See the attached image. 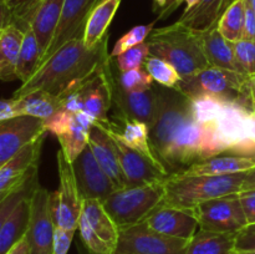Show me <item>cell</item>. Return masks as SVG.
<instances>
[{
  "instance_id": "cell-45",
  "label": "cell",
  "mask_w": 255,
  "mask_h": 254,
  "mask_svg": "<svg viewBox=\"0 0 255 254\" xmlns=\"http://www.w3.org/2000/svg\"><path fill=\"white\" fill-rule=\"evenodd\" d=\"M72 232H66L64 229L55 228L54 237V251L52 254H67L71 247L72 238H74Z\"/></svg>"
},
{
  "instance_id": "cell-32",
  "label": "cell",
  "mask_w": 255,
  "mask_h": 254,
  "mask_svg": "<svg viewBox=\"0 0 255 254\" xmlns=\"http://www.w3.org/2000/svg\"><path fill=\"white\" fill-rule=\"evenodd\" d=\"M236 236L198 229L189 239L184 254H232L236 249Z\"/></svg>"
},
{
  "instance_id": "cell-56",
  "label": "cell",
  "mask_w": 255,
  "mask_h": 254,
  "mask_svg": "<svg viewBox=\"0 0 255 254\" xmlns=\"http://www.w3.org/2000/svg\"><path fill=\"white\" fill-rule=\"evenodd\" d=\"M153 1H154V10H156L157 7H158L159 10L163 9L167 4V0H153Z\"/></svg>"
},
{
  "instance_id": "cell-12",
  "label": "cell",
  "mask_w": 255,
  "mask_h": 254,
  "mask_svg": "<svg viewBox=\"0 0 255 254\" xmlns=\"http://www.w3.org/2000/svg\"><path fill=\"white\" fill-rule=\"evenodd\" d=\"M203 125L192 116L179 127L168 147L163 164L169 174L203 161Z\"/></svg>"
},
{
  "instance_id": "cell-13",
  "label": "cell",
  "mask_w": 255,
  "mask_h": 254,
  "mask_svg": "<svg viewBox=\"0 0 255 254\" xmlns=\"http://www.w3.org/2000/svg\"><path fill=\"white\" fill-rule=\"evenodd\" d=\"M46 133L44 121L35 117L17 116L0 121V167Z\"/></svg>"
},
{
  "instance_id": "cell-58",
  "label": "cell",
  "mask_w": 255,
  "mask_h": 254,
  "mask_svg": "<svg viewBox=\"0 0 255 254\" xmlns=\"http://www.w3.org/2000/svg\"><path fill=\"white\" fill-rule=\"evenodd\" d=\"M232 254H255V251H239V249H234Z\"/></svg>"
},
{
  "instance_id": "cell-28",
  "label": "cell",
  "mask_w": 255,
  "mask_h": 254,
  "mask_svg": "<svg viewBox=\"0 0 255 254\" xmlns=\"http://www.w3.org/2000/svg\"><path fill=\"white\" fill-rule=\"evenodd\" d=\"M81 214L92 231L115 251L119 241L120 228L107 213L102 202L99 199H84Z\"/></svg>"
},
{
  "instance_id": "cell-10",
  "label": "cell",
  "mask_w": 255,
  "mask_h": 254,
  "mask_svg": "<svg viewBox=\"0 0 255 254\" xmlns=\"http://www.w3.org/2000/svg\"><path fill=\"white\" fill-rule=\"evenodd\" d=\"M71 92L76 94L81 110L94 120L95 125L109 126L111 120L107 114L114 105L111 59L101 65L81 86Z\"/></svg>"
},
{
  "instance_id": "cell-39",
  "label": "cell",
  "mask_w": 255,
  "mask_h": 254,
  "mask_svg": "<svg viewBox=\"0 0 255 254\" xmlns=\"http://www.w3.org/2000/svg\"><path fill=\"white\" fill-rule=\"evenodd\" d=\"M157 20H154L153 22H149L146 25H137V26L132 27L128 32L124 35V36L120 37L116 41V44L112 47V51L110 52V56L116 57L119 55H121L122 52H125L126 50L131 49V47L136 46V45L142 44L147 40V37L149 36V34L152 32V30L154 29V24H156Z\"/></svg>"
},
{
  "instance_id": "cell-19",
  "label": "cell",
  "mask_w": 255,
  "mask_h": 254,
  "mask_svg": "<svg viewBox=\"0 0 255 254\" xmlns=\"http://www.w3.org/2000/svg\"><path fill=\"white\" fill-rule=\"evenodd\" d=\"M252 109L243 101H227L218 119L212 122L227 152L252 139L248 133V120Z\"/></svg>"
},
{
  "instance_id": "cell-48",
  "label": "cell",
  "mask_w": 255,
  "mask_h": 254,
  "mask_svg": "<svg viewBox=\"0 0 255 254\" xmlns=\"http://www.w3.org/2000/svg\"><path fill=\"white\" fill-rule=\"evenodd\" d=\"M243 39L255 41V11L248 4H247L246 9V22H244Z\"/></svg>"
},
{
  "instance_id": "cell-18",
  "label": "cell",
  "mask_w": 255,
  "mask_h": 254,
  "mask_svg": "<svg viewBox=\"0 0 255 254\" xmlns=\"http://www.w3.org/2000/svg\"><path fill=\"white\" fill-rule=\"evenodd\" d=\"M112 100L117 111L127 117L143 122L148 128L153 126L159 110V92L157 87L153 86L144 91H125L115 81L112 75Z\"/></svg>"
},
{
  "instance_id": "cell-46",
  "label": "cell",
  "mask_w": 255,
  "mask_h": 254,
  "mask_svg": "<svg viewBox=\"0 0 255 254\" xmlns=\"http://www.w3.org/2000/svg\"><path fill=\"white\" fill-rule=\"evenodd\" d=\"M242 207L249 224H255V188L239 192Z\"/></svg>"
},
{
  "instance_id": "cell-42",
  "label": "cell",
  "mask_w": 255,
  "mask_h": 254,
  "mask_svg": "<svg viewBox=\"0 0 255 254\" xmlns=\"http://www.w3.org/2000/svg\"><path fill=\"white\" fill-rule=\"evenodd\" d=\"M233 49L239 72L248 77L255 76V41L242 39L233 42Z\"/></svg>"
},
{
  "instance_id": "cell-16",
  "label": "cell",
  "mask_w": 255,
  "mask_h": 254,
  "mask_svg": "<svg viewBox=\"0 0 255 254\" xmlns=\"http://www.w3.org/2000/svg\"><path fill=\"white\" fill-rule=\"evenodd\" d=\"M80 193L84 199H99L104 202L116 191L114 182L102 169L89 146L72 162Z\"/></svg>"
},
{
  "instance_id": "cell-6",
  "label": "cell",
  "mask_w": 255,
  "mask_h": 254,
  "mask_svg": "<svg viewBox=\"0 0 255 254\" xmlns=\"http://www.w3.org/2000/svg\"><path fill=\"white\" fill-rule=\"evenodd\" d=\"M248 76L239 72L208 66L189 76L182 77L176 90L188 99L199 95H212L226 101H243L247 104L243 96Z\"/></svg>"
},
{
  "instance_id": "cell-34",
  "label": "cell",
  "mask_w": 255,
  "mask_h": 254,
  "mask_svg": "<svg viewBox=\"0 0 255 254\" xmlns=\"http://www.w3.org/2000/svg\"><path fill=\"white\" fill-rule=\"evenodd\" d=\"M41 57L42 50L37 42L36 36H35L31 26L27 27L24 32V40H22L21 49H20L16 67L17 80H20L21 84L26 82L36 71Z\"/></svg>"
},
{
  "instance_id": "cell-37",
  "label": "cell",
  "mask_w": 255,
  "mask_h": 254,
  "mask_svg": "<svg viewBox=\"0 0 255 254\" xmlns=\"http://www.w3.org/2000/svg\"><path fill=\"white\" fill-rule=\"evenodd\" d=\"M143 67L148 72L149 76L153 79V81H156L159 86L176 89V86L182 79L179 72L169 62L161 59V57L149 55L144 61Z\"/></svg>"
},
{
  "instance_id": "cell-24",
  "label": "cell",
  "mask_w": 255,
  "mask_h": 254,
  "mask_svg": "<svg viewBox=\"0 0 255 254\" xmlns=\"http://www.w3.org/2000/svg\"><path fill=\"white\" fill-rule=\"evenodd\" d=\"M62 6L64 0H39L37 2L30 26L41 47L42 55L54 39L61 17Z\"/></svg>"
},
{
  "instance_id": "cell-31",
  "label": "cell",
  "mask_w": 255,
  "mask_h": 254,
  "mask_svg": "<svg viewBox=\"0 0 255 254\" xmlns=\"http://www.w3.org/2000/svg\"><path fill=\"white\" fill-rule=\"evenodd\" d=\"M32 194V193H31ZM31 194L19 202L0 229V254H7L10 249L26 234L30 219Z\"/></svg>"
},
{
  "instance_id": "cell-2",
  "label": "cell",
  "mask_w": 255,
  "mask_h": 254,
  "mask_svg": "<svg viewBox=\"0 0 255 254\" xmlns=\"http://www.w3.org/2000/svg\"><path fill=\"white\" fill-rule=\"evenodd\" d=\"M149 55L161 57L172 65L182 77L209 66L202 46L201 32L176 21L153 29L147 37Z\"/></svg>"
},
{
  "instance_id": "cell-44",
  "label": "cell",
  "mask_w": 255,
  "mask_h": 254,
  "mask_svg": "<svg viewBox=\"0 0 255 254\" xmlns=\"http://www.w3.org/2000/svg\"><path fill=\"white\" fill-rule=\"evenodd\" d=\"M236 249L255 251V224H249L237 233Z\"/></svg>"
},
{
  "instance_id": "cell-15",
  "label": "cell",
  "mask_w": 255,
  "mask_h": 254,
  "mask_svg": "<svg viewBox=\"0 0 255 254\" xmlns=\"http://www.w3.org/2000/svg\"><path fill=\"white\" fill-rule=\"evenodd\" d=\"M100 0H64L61 17L57 25L56 32L51 44L47 47L41 57L40 65L49 56H51L60 46L70 40L84 36L85 26L87 24L90 14ZM39 65V66H40Z\"/></svg>"
},
{
  "instance_id": "cell-22",
  "label": "cell",
  "mask_w": 255,
  "mask_h": 254,
  "mask_svg": "<svg viewBox=\"0 0 255 254\" xmlns=\"http://www.w3.org/2000/svg\"><path fill=\"white\" fill-rule=\"evenodd\" d=\"M89 147L91 148L100 166L114 182L116 189L127 187L121 163H120L116 144L109 132L99 125H94L90 129Z\"/></svg>"
},
{
  "instance_id": "cell-36",
  "label": "cell",
  "mask_w": 255,
  "mask_h": 254,
  "mask_svg": "<svg viewBox=\"0 0 255 254\" xmlns=\"http://www.w3.org/2000/svg\"><path fill=\"white\" fill-rule=\"evenodd\" d=\"M226 100L212 95H199L189 99L191 116L196 122L207 125L214 122L226 105Z\"/></svg>"
},
{
  "instance_id": "cell-23",
  "label": "cell",
  "mask_w": 255,
  "mask_h": 254,
  "mask_svg": "<svg viewBox=\"0 0 255 254\" xmlns=\"http://www.w3.org/2000/svg\"><path fill=\"white\" fill-rule=\"evenodd\" d=\"M253 168H255V158L236 156V154L231 153H222L197 162L182 171L176 172L172 176H224V174L244 173Z\"/></svg>"
},
{
  "instance_id": "cell-40",
  "label": "cell",
  "mask_w": 255,
  "mask_h": 254,
  "mask_svg": "<svg viewBox=\"0 0 255 254\" xmlns=\"http://www.w3.org/2000/svg\"><path fill=\"white\" fill-rule=\"evenodd\" d=\"M114 79L117 84L124 89L125 91H144L153 87V79L149 76L148 72L146 70L136 69V70H129V71L121 72L115 76Z\"/></svg>"
},
{
  "instance_id": "cell-29",
  "label": "cell",
  "mask_w": 255,
  "mask_h": 254,
  "mask_svg": "<svg viewBox=\"0 0 255 254\" xmlns=\"http://www.w3.org/2000/svg\"><path fill=\"white\" fill-rule=\"evenodd\" d=\"M122 0H100L99 4L94 7L90 14L87 24L85 26L84 40L85 46L94 47L107 36V29L112 19L119 10Z\"/></svg>"
},
{
  "instance_id": "cell-26",
  "label": "cell",
  "mask_w": 255,
  "mask_h": 254,
  "mask_svg": "<svg viewBox=\"0 0 255 254\" xmlns=\"http://www.w3.org/2000/svg\"><path fill=\"white\" fill-rule=\"evenodd\" d=\"M95 125V121L85 114L80 111L74 114L71 125L62 134L57 136L62 153L65 154L70 162H74L80 153L89 146V134L91 127Z\"/></svg>"
},
{
  "instance_id": "cell-17",
  "label": "cell",
  "mask_w": 255,
  "mask_h": 254,
  "mask_svg": "<svg viewBox=\"0 0 255 254\" xmlns=\"http://www.w3.org/2000/svg\"><path fill=\"white\" fill-rule=\"evenodd\" d=\"M44 141L45 134L24 147L16 156L0 167V202L19 188L32 173L39 171V159Z\"/></svg>"
},
{
  "instance_id": "cell-55",
  "label": "cell",
  "mask_w": 255,
  "mask_h": 254,
  "mask_svg": "<svg viewBox=\"0 0 255 254\" xmlns=\"http://www.w3.org/2000/svg\"><path fill=\"white\" fill-rule=\"evenodd\" d=\"M198 1L199 0H178V1H177V7L181 6L182 2H186V9L184 10H189L192 9V7H193Z\"/></svg>"
},
{
  "instance_id": "cell-5",
  "label": "cell",
  "mask_w": 255,
  "mask_h": 254,
  "mask_svg": "<svg viewBox=\"0 0 255 254\" xmlns=\"http://www.w3.org/2000/svg\"><path fill=\"white\" fill-rule=\"evenodd\" d=\"M157 89L159 92V110L153 126L149 128V141L157 157L163 164L174 134L191 117V106L188 97L178 90L164 86Z\"/></svg>"
},
{
  "instance_id": "cell-51",
  "label": "cell",
  "mask_w": 255,
  "mask_h": 254,
  "mask_svg": "<svg viewBox=\"0 0 255 254\" xmlns=\"http://www.w3.org/2000/svg\"><path fill=\"white\" fill-rule=\"evenodd\" d=\"M7 254H31L30 252V246H29V242H27L26 236L22 237L14 247L9 251Z\"/></svg>"
},
{
  "instance_id": "cell-8",
  "label": "cell",
  "mask_w": 255,
  "mask_h": 254,
  "mask_svg": "<svg viewBox=\"0 0 255 254\" xmlns=\"http://www.w3.org/2000/svg\"><path fill=\"white\" fill-rule=\"evenodd\" d=\"M188 242L158 233L141 222L120 229L114 254H184Z\"/></svg>"
},
{
  "instance_id": "cell-1",
  "label": "cell",
  "mask_w": 255,
  "mask_h": 254,
  "mask_svg": "<svg viewBox=\"0 0 255 254\" xmlns=\"http://www.w3.org/2000/svg\"><path fill=\"white\" fill-rule=\"evenodd\" d=\"M107 44L109 35L94 47L85 46L82 37L65 42L37 67L26 82L21 84L12 97L17 99L36 90H44L59 97L74 91L101 65L110 61Z\"/></svg>"
},
{
  "instance_id": "cell-59",
  "label": "cell",
  "mask_w": 255,
  "mask_h": 254,
  "mask_svg": "<svg viewBox=\"0 0 255 254\" xmlns=\"http://www.w3.org/2000/svg\"><path fill=\"white\" fill-rule=\"evenodd\" d=\"M246 2L255 11V0H246Z\"/></svg>"
},
{
  "instance_id": "cell-52",
  "label": "cell",
  "mask_w": 255,
  "mask_h": 254,
  "mask_svg": "<svg viewBox=\"0 0 255 254\" xmlns=\"http://www.w3.org/2000/svg\"><path fill=\"white\" fill-rule=\"evenodd\" d=\"M177 1H178V0H167L166 6H164L163 9L159 10V14H158V17H157V20L166 19V17L169 16V15L173 14V12L178 9V7H177Z\"/></svg>"
},
{
  "instance_id": "cell-38",
  "label": "cell",
  "mask_w": 255,
  "mask_h": 254,
  "mask_svg": "<svg viewBox=\"0 0 255 254\" xmlns=\"http://www.w3.org/2000/svg\"><path fill=\"white\" fill-rule=\"evenodd\" d=\"M37 172L32 173L19 188L15 189L14 192L9 194L4 201L0 202V229H1L2 224L5 223V221L7 219V217L11 214V212L14 211L15 207L19 204V202L21 199H24L25 197L30 196L32 192L35 191V188L39 184V177H37Z\"/></svg>"
},
{
  "instance_id": "cell-47",
  "label": "cell",
  "mask_w": 255,
  "mask_h": 254,
  "mask_svg": "<svg viewBox=\"0 0 255 254\" xmlns=\"http://www.w3.org/2000/svg\"><path fill=\"white\" fill-rule=\"evenodd\" d=\"M15 0H0V32L14 24Z\"/></svg>"
},
{
  "instance_id": "cell-4",
  "label": "cell",
  "mask_w": 255,
  "mask_h": 254,
  "mask_svg": "<svg viewBox=\"0 0 255 254\" xmlns=\"http://www.w3.org/2000/svg\"><path fill=\"white\" fill-rule=\"evenodd\" d=\"M164 182L116 189L102 204L120 229L134 226L143 222L162 203L166 192Z\"/></svg>"
},
{
  "instance_id": "cell-21",
  "label": "cell",
  "mask_w": 255,
  "mask_h": 254,
  "mask_svg": "<svg viewBox=\"0 0 255 254\" xmlns=\"http://www.w3.org/2000/svg\"><path fill=\"white\" fill-rule=\"evenodd\" d=\"M102 128L119 136L127 146L144 154L154 163L166 169L152 147L151 141H149V128L143 122L137 121V120L127 117L126 115L116 111V114L114 115V120H111V124Z\"/></svg>"
},
{
  "instance_id": "cell-20",
  "label": "cell",
  "mask_w": 255,
  "mask_h": 254,
  "mask_svg": "<svg viewBox=\"0 0 255 254\" xmlns=\"http://www.w3.org/2000/svg\"><path fill=\"white\" fill-rule=\"evenodd\" d=\"M143 222L158 233L187 241L199 229L198 219L193 209L176 207L158 206Z\"/></svg>"
},
{
  "instance_id": "cell-41",
  "label": "cell",
  "mask_w": 255,
  "mask_h": 254,
  "mask_svg": "<svg viewBox=\"0 0 255 254\" xmlns=\"http://www.w3.org/2000/svg\"><path fill=\"white\" fill-rule=\"evenodd\" d=\"M149 56V46L147 40L142 44L136 45L116 56V67L119 71L125 72L143 67L144 61Z\"/></svg>"
},
{
  "instance_id": "cell-30",
  "label": "cell",
  "mask_w": 255,
  "mask_h": 254,
  "mask_svg": "<svg viewBox=\"0 0 255 254\" xmlns=\"http://www.w3.org/2000/svg\"><path fill=\"white\" fill-rule=\"evenodd\" d=\"M15 106L16 116H30L45 121L62 109V102L59 96L36 90L15 99Z\"/></svg>"
},
{
  "instance_id": "cell-11",
  "label": "cell",
  "mask_w": 255,
  "mask_h": 254,
  "mask_svg": "<svg viewBox=\"0 0 255 254\" xmlns=\"http://www.w3.org/2000/svg\"><path fill=\"white\" fill-rule=\"evenodd\" d=\"M51 192L37 184L30 198V219L26 231L31 254H52L55 224L51 211Z\"/></svg>"
},
{
  "instance_id": "cell-57",
  "label": "cell",
  "mask_w": 255,
  "mask_h": 254,
  "mask_svg": "<svg viewBox=\"0 0 255 254\" xmlns=\"http://www.w3.org/2000/svg\"><path fill=\"white\" fill-rule=\"evenodd\" d=\"M233 1H236V0H224V1H223V5H222V9H221V15L223 14L224 10H226L227 7H228L229 5H231L232 2H233Z\"/></svg>"
},
{
  "instance_id": "cell-27",
  "label": "cell",
  "mask_w": 255,
  "mask_h": 254,
  "mask_svg": "<svg viewBox=\"0 0 255 254\" xmlns=\"http://www.w3.org/2000/svg\"><path fill=\"white\" fill-rule=\"evenodd\" d=\"M24 31L9 25L0 32V81L17 80L16 67L21 49Z\"/></svg>"
},
{
  "instance_id": "cell-25",
  "label": "cell",
  "mask_w": 255,
  "mask_h": 254,
  "mask_svg": "<svg viewBox=\"0 0 255 254\" xmlns=\"http://www.w3.org/2000/svg\"><path fill=\"white\" fill-rule=\"evenodd\" d=\"M199 32H201L202 46L209 66L239 72L236 55H234L233 42L228 41L218 31L217 26Z\"/></svg>"
},
{
  "instance_id": "cell-9",
  "label": "cell",
  "mask_w": 255,
  "mask_h": 254,
  "mask_svg": "<svg viewBox=\"0 0 255 254\" xmlns=\"http://www.w3.org/2000/svg\"><path fill=\"white\" fill-rule=\"evenodd\" d=\"M193 211L198 219L199 229L204 231L237 234L248 226L239 193L203 202Z\"/></svg>"
},
{
  "instance_id": "cell-3",
  "label": "cell",
  "mask_w": 255,
  "mask_h": 254,
  "mask_svg": "<svg viewBox=\"0 0 255 254\" xmlns=\"http://www.w3.org/2000/svg\"><path fill=\"white\" fill-rule=\"evenodd\" d=\"M246 172L224 176H168L164 198L159 206L193 209L198 204L227 194L242 192Z\"/></svg>"
},
{
  "instance_id": "cell-54",
  "label": "cell",
  "mask_w": 255,
  "mask_h": 254,
  "mask_svg": "<svg viewBox=\"0 0 255 254\" xmlns=\"http://www.w3.org/2000/svg\"><path fill=\"white\" fill-rule=\"evenodd\" d=\"M248 133L249 137L255 142V111H252L248 120Z\"/></svg>"
},
{
  "instance_id": "cell-33",
  "label": "cell",
  "mask_w": 255,
  "mask_h": 254,
  "mask_svg": "<svg viewBox=\"0 0 255 254\" xmlns=\"http://www.w3.org/2000/svg\"><path fill=\"white\" fill-rule=\"evenodd\" d=\"M224 0H199L192 9L184 10L177 21L196 31L217 26Z\"/></svg>"
},
{
  "instance_id": "cell-53",
  "label": "cell",
  "mask_w": 255,
  "mask_h": 254,
  "mask_svg": "<svg viewBox=\"0 0 255 254\" xmlns=\"http://www.w3.org/2000/svg\"><path fill=\"white\" fill-rule=\"evenodd\" d=\"M253 188H255V168L246 172V178H244L242 191H247V189Z\"/></svg>"
},
{
  "instance_id": "cell-50",
  "label": "cell",
  "mask_w": 255,
  "mask_h": 254,
  "mask_svg": "<svg viewBox=\"0 0 255 254\" xmlns=\"http://www.w3.org/2000/svg\"><path fill=\"white\" fill-rule=\"evenodd\" d=\"M243 96L252 111H255V76L248 77L244 86Z\"/></svg>"
},
{
  "instance_id": "cell-35",
  "label": "cell",
  "mask_w": 255,
  "mask_h": 254,
  "mask_svg": "<svg viewBox=\"0 0 255 254\" xmlns=\"http://www.w3.org/2000/svg\"><path fill=\"white\" fill-rule=\"evenodd\" d=\"M246 9V0H236L219 17L217 29L228 41L237 42L243 39Z\"/></svg>"
},
{
  "instance_id": "cell-7",
  "label": "cell",
  "mask_w": 255,
  "mask_h": 254,
  "mask_svg": "<svg viewBox=\"0 0 255 254\" xmlns=\"http://www.w3.org/2000/svg\"><path fill=\"white\" fill-rule=\"evenodd\" d=\"M57 172H59V189L51 192V211L55 228L66 232L77 231L79 219L82 212V198L77 186L72 162L65 157L62 151H57Z\"/></svg>"
},
{
  "instance_id": "cell-14",
  "label": "cell",
  "mask_w": 255,
  "mask_h": 254,
  "mask_svg": "<svg viewBox=\"0 0 255 254\" xmlns=\"http://www.w3.org/2000/svg\"><path fill=\"white\" fill-rule=\"evenodd\" d=\"M109 133L116 144L127 187L146 186V184L157 183V182H164L168 178L169 174L166 169L154 163L144 154L127 146L119 136L112 132H109Z\"/></svg>"
},
{
  "instance_id": "cell-49",
  "label": "cell",
  "mask_w": 255,
  "mask_h": 254,
  "mask_svg": "<svg viewBox=\"0 0 255 254\" xmlns=\"http://www.w3.org/2000/svg\"><path fill=\"white\" fill-rule=\"evenodd\" d=\"M16 116V106H15V99L0 100V121L12 119Z\"/></svg>"
},
{
  "instance_id": "cell-43",
  "label": "cell",
  "mask_w": 255,
  "mask_h": 254,
  "mask_svg": "<svg viewBox=\"0 0 255 254\" xmlns=\"http://www.w3.org/2000/svg\"><path fill=\"white\" fill-rule=\"evenodd\" d=\"M77 229H79L80 238H81L82 243L85 244V247H86L92 254H114V249H112L109 244L105 243V242L92 231V228L89 226V223H87V221L85 219V217L82 216V214L80 216Z\"/></svg>"
}]
</instances>
